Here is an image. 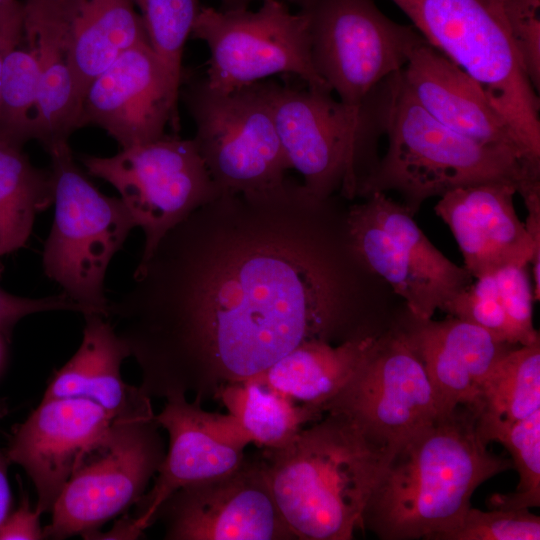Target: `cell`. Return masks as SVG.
I'll return each instance as SVG.
<instances>
[{
  "mask_svg": "<svg viewBox=\"0 0 540 540\" xmlns=\"http://www.w3.org/2000/svg\"><path fill=\"white\" fill-rule=\"evenodd\" d=\"M317 201L285 181L222 193L140 261L107 319L149 396L203 402L297 346L369 333L354 325L337 269L307 224Z\"/></svg>",
  "mask_w": 540,
  "mask_h": 540,
  "instance_id": "1",
  "label": "cell"
},
{
  "mask_svg": "<svg viewBox=\"0 0 540 540\" xmlns=\"http://www.w3.org/2000/svg\"><path fill=\"white\" fill-rule=\"evenodd\" d=\"M468 406L438 417L392 453L363 514L382 540H436L459 525L475 490L513 468L487 449Z\"/></svg>",
  "mask_w": 540,
  "mask_h": 540,
  "instance_id": "2",
  "label": "cell"
},
{
  "mask_svg": "<svg viewBox=\"0 0 540 540\" xmlns=\"http://www.w3.org/2000/svg\"><path fill=\"white\" fill-rule=\"evenodd\" d=\"M391 453L339 413L327 412L288 444L262 449L275 503L296 539L351 540Z\"/></svg>",
  "mask_w": 540,
  "mask_h": 540,
  "instance_id": "3",
  "label": "cell"
},
{
  "mask_svg": "<svg viewBox=\"0 0 540 540\" xmlns=\"http://www.w3.org/2000/svg\"><path fill=\"white\" fill-rule=\"evenodd\" d=\"M372 95L388 148L360 181L357 195L397 191L414 215L424 200L458 187L503 181L519 193L540 183V165L435 119L412 94L401 71L378 84Z\"/></svg>",
  "mask_w": 540,
  "mask_h": 540,
  "instance_id": "4",
  "label": "cell"
},
{
  "mask_svg": "<svg viewBox=\"0 0 540 540\" xmlns=\"http://www.w3.org/2000/svg\"><path fill=\"white\" fill-rule=\"evenodd\" d=\"M424 39L474 78L528 155L540 161V102L502 0H392Z\"/></svg>",
  "mask_w": 540,
  "mask_h": 540,
  "instance_id": "5",
  "label": "cell"
},
{
  "mask_svg": "<svg viewBox=\"0 0 540 540\" xmlns=\"http://www.w3.org/2000/svg\"><path fill=\"white\" fill-rule=\"evenodd\" d=\"M47 152L55 211L42 253L44 272L85 314L107 318L106 272L136 222L120 198L103 194L84 176L68 142Z\"/></svg>",
  "mask_w": 540,
  "mask_h": 540,
  "instance_id": "6",
  "label": "cell"
},
{
  "mask_svg": "<svg viewBox=\"0 0 540 540\" xmlns=\"http://www.w3.org/2000/svg\"><path fill=\"white\" fill-rule=\"evenodd\" d=\"M290 168L312 197L325 200L340 189L357 195L365 152L382 134L370 94L360 106L332 97L329 90L260 82Z\"/></svg>",
  "mask_w": 540,
  "mask_h": 540,
  "instance_id": "7",
  "label": "cell"
},
{
  "mask_svg": "<svg viewBox=\"0 0 540 540\" xmlns=\"http://www.w3.org/2000/svg\"><path fill=\"white\" fill-rule=\"evenodd\" d=\"M183 99L193 140L221 194L261 193L286 181L290 166L260 82L220 92L203 78L187 84Z\"/></svg>",
  "mask_w": 540,
  "mask_h": 540,
  "instance_id": "8",
  "label": "cell"
},
{
  "mask_svg": "<svg viewBox=\"0 0 540 540\" xmlns=\"http://www.w3.org/2000/svg\"><path fill=\"white\" fill-rule=\"evenodd\" d=\"M306 22L316 72L339 100L360 106L401 71L425 39L387 17L374 0H289Z\"/></svg>",
  "mask_w": 540,
  "mask_h": 540,
  "instance_id": "9",
  "label": "cell"
},
{
  "mask_svg": "<svg viewBox=\"0 0 540 540\" xmlns=\"http://www.w3.org/2000/svg\"><path fill=\"white\" fill-rule=\"evenodd\" d=\"M346 217L352 251L401 296L408 313L431 319L472 282V275L443 255L402 203L372 192Z\"/></svg>",
  "mask_w": 540,
  "mask_h": 540,
  "instance_id": "10",
  "label": "cell"
},
{
  "mask_svg": "<svg viewBox=\"0 0 540 540\" xmlns=\"http://www.w3.org/2000/svg\"><path fill=\"white\" fill-rule=\"evenodd\" d=\"M80 160L90 175L118 191L143 230L140 261L171 229L221 194L193 139L164 134L113 156L85 155Z\"/></svg>",
  "mask_w": 540,
  "mask_h": 540,
  "instance_id": "11",
  "label": "cell"
},
{
  "mask_svg": "<svg viewBox=\"0 0 540 540\" xmlns=\"http://www.w3.org/2000/svg\"><path fill=\"white\" fill-rule=\"evenodd\" d=\"M155 413L114 420L107 438L76 467L57 498L44 537L85 538L145 494L166 454Z\"/></svg>",
  "mask_w": 540,
  "mask_h": 540,
  "instance_id": "12",
  "label": "cell"
},
{
  "mask_svg": "<svg viewBox=\"0 0 540 540\" xmlns=\"http://www.w3.org/2000/svg\"><path fill=\"white\" fill-rule=\"evenodd\" d=\"M191 34L209 48L205 79L214 90L230 92L288 73L331 91L314 68L305 19L280 0H262L256 11L202 7Z\"/></svg>",
  "mask_w": 540,
  "mask_h": 540,
  "instance_id": "13",
  "label": "cell"
},
{
  "mask_svg": "<svg viewBox=\"0 0 540 540\" xmlns=\"http://www.w3.org/2000/svg\"><path fill=\"white\" fill-rule=\"evenodd\" d=\"M391 454L439 417L425 367L398 323L378 335L345 387L325 406Z\"/></svg>",
  "mask_w": 540,
  "mask_h": 540,
  "instance_id": "14",
  "label": "cell"
},
{
  "mask_svg": "<svg viewBox=\"0 0 540 540\" xmlns=\"http://www.w3.org/2000/svg\"><path fill=\"white\" fill-rule=\"evenodd\" d=\"M168 540H292L272 494L261 453L235 469L181 487L156 521Z\"/></svg>",
  "mask_w": 540,
  "mask_h": 540,
  "instance_id": "15",
  "label": "cell"
},
{
  "mask_svg": "<svg viewBox=\"0 0 540 540\" xmlns=\"http://www.w3.org/2000/svg\"><path fill=\"white\" fill-rule=\"evenodd\" d=\"M155 420L168 433V450L150 490L132 515L120 519L127 539H138L156 522L160 506L176 490L235 469L251 443L232 415L205 411L185 395L166 398Z\"/></svg>",
  "mask_w": 540,
  "mask_h": 540,
  "instance_id": "16",
  "label": "cell"
},
{
  "mask_svg": "<svg viewBox=\"0 0 540 540\" xmlns=\"http://www.w3.org/2000/svg\"><path fill=\"white\" fill-rule=\"evenodd\" d=\"M180 85L148 41L124 52L88 87L79 127L105 130L122 149L156 140L178 127Z\"/></svg>",
  "mask_w": 540,
  "mask_h": 540,
  "instance_id": "17",
  "label": "cell"
},
{
  "mask_svg": "<svg viewBox=\"0 0 540 540\" xmlns=\"http://www.w3.org/2000/svg\"><path fill=\"white\" fill-rule=\"evenodd\" d=\"M113 422L90 400L58 398L42 399L15 427L5 454L31 479L40 515L52 511L76 467L107 438Z\"/></svg>",
  "mask_w": 540,
  "mask_h": 540,
  "instance_id": "18",
  "label": "cell"
},
{
  "mask_svg": "<svg viewBox=\"0 0 540 540\" xmlns=\"http://www.w3.org/2000/svg\"><path fill=\"white\" fill-rule=\"evenodd\" d=\"M516 187L489 181L452 189L434 211L450 228L464 267L474 278L509 265H532L534 300L540 298V250L514 207Z\"/></svg>",
  "mask_w": 540,
  "mask_h": 540,
  "instance_id": "19",
  "label": "cell"
},
{
  "mask_svg": "<svg viewBox=\"0 0 540 540\" xmlns=\"http://www.w3.org/2000/svg\"><path fill=\"white\" fill-rule=\"evenodd\" d=\"M398 324L425 367L439 417L459 406H473L494 366L515 346L450 315L434 321L416 319L408 313Z\"/></svg>",
  "mask_w": 540,
  "mask_h": 540,
  "instance_id": "20",
  "label": "cell"
},
{
  "mask_svg": "<svg viewBox=\"0 0 540 540\" xmlns=\"http://www.w3.org/2000/svg\"><path fill=\"white\" fill-rule=\"evenodd\" d=\"M401 73L417 101L448 128L540 165L528 155L482 86L426 40L413 50Z\"/></svg>",
  "mask_w": 540,
  "mask_h": 540,
  "instance_id": "21",
  "label": "cell"
},
{
  "mask_svg": "<svg viewBox=\"0 0 540 540\" xmlns=\"http://www.w3.org/2000/svg\"><path fill=\"white\" fill-rule=\"evenodd\" d=\"M84 318L79 348L51 378L42 399L84 398L114 420L153 414L151 398L122 378L130 353L110 321L95 313Z\"/></svg>",
  "mask_w": 540,
  "mask_h": 540,
  "instance_id": "22",
  "label": "cell"
},
{
  "mask_svg": "<svg viewBox=\"0 0 540 540\" xmlns=\"http://www.w3.org/2000/svg\"><path fill=\"white\" fill-rule=\"evenodd\" d=\"M62 20L76 93L128 48L148 37L132 0H54ZM149 42V41H148Z\"/></svg>",
  "mask_w": 540,
  "mask_h": 540,
  "instance_id": "23",
  "label": "cell"
},
{
  "mask_svg": "<svg viewBox=\"0 0 540 540\" xmlns=\"http://www.w3.org/2000/svg\"><path fill=\"white\" fill-rule=\"evenodd\" d=\"M24 43L39 71L40 125L38 141L48 151L68 142L79 128L82 102L68 61L64 26L54 0H22Z\"/></svg>",
  "mask_w": 540,
  "mask_h": 540,
  "instance_id": "24",
  "label": "cell"
},
{
  "mask_svg": "<svg viewBox=\"0 0 540 540\" xmlns=\"http://www.w3.org/2000/svg\"><path fill=\"white\" fill-rule=\"evenodd\" d=\"M379 334L355 337L336 346L325 341L303 343L259 376L295 402L324 412L351 380Z\"/></svg>",
  "mask_w": 540,
  "mask_h": 540,
  "instance_id": "25",
  "label": "cell"
},
{
  "mask_svg": "<svg viewBox=\"0 0 540 540\" xmlns=\"http://www.w3.org/2000/svg\"><path fill=\"white\" fill-rule=\"evenodd\" d=\"M470 408L487 444L540 410V340L510 349L494 366Z\"/></svg>",
  "mask_w": 540,
  "mask_h": 540,
  "instance_id": "26",
  "label": "cell"
},
{
  "mask_svg": "<svg viewBox=\"0 0 540 540\" xmlns=\"http://www.w3.org/2000/svg\"><path fill=\"white\" fill-rule=\"evenodd\" d=\"M214 399L223 403L250 442L261 449L285 446L325 414L317 407L295 402L259 375L224 385Z\"/></svg>",
  "mask_w": 540,
  "mask_h": 540,
  "instance_id": "27",
  "label": "cell"
},
{
  "mask_svg": "<svg viewBox=\"0 0 540 540\" xmlns=\"http://www.w3.org/2000/svg\"><path fill=\"white\" fill-rule=\"evenodd\" d=\"M53 203L51 171L0 138V257L26 245L37 214Z\"/></svg>",
  "mask_w": 540,
  "mask_h": 540,
  "instance_id": "28",
  "label": "cell"
},
{
  "mask_svg": "<svg viewBox=\"0 0 540 540\" xmlns=\"http://www.w3.org/2000/svg\"><path fill=\"white\" fill-rule=\"evenodd\" d=\"M39 125L38 64L33 52L19 45L7 56L2 71L0 138L22 147L38 139Z\"/></svg>",
  "mask_w": 540,
  "mask_h": 540,
  "instance_id": "29",
  "label": "cell"
},
{
  "mask_svg": "<svg viewBox=\"0 0 540 540\" xmlns=\"http://www.w3.org/2000/svg\"><path fill=\"white\" fill-rule=\"evenodd\" d=\"M141 11L149 44L180 86L182 55L202 8L200 0H132Z\"/></svg>",
  "mask_w": 540,
  "mask_h": 540,
  "instance_id": "30",
  "label": "cell"
},
{
  "mask_svg": "<svg viewBox=\"0 0 540 540\" xmlns=\"http://www.w3.org/2000/svg\"><path fill=\"white\" fill-rule=\"evenodd\" d=\"M519 475L511 493H495L487 500L490 509H530L540 505V410L499 433Z\"/></svg>",
  "mask_w": 540,
  "mask_h": 540,
  "instance_id": "31",
  "label": "cell"
},
{
  "mask_svg": "<svg viewBox=\"0 0 540 540\" xmlns=\"http://www.w3.org/2000/svg\"><path fill=\"white\" fill-rule=\"evenodd\" d=\"M540 518L529 509H491L472 506L455 528L436 540H539Z\"/></svg>",
  "mask_w": 540,
  "mask_h": 540,
  "instance_id": "32",
  "label": "cell"
},
{
  "mask_svg": "<svg viewBox=\"0 0 540 540\" xmlns=\"http://www.w3.org/2000/svg\"><path fill=\"white\" fill-rule=\"evenodd\" d=\"M443 311L488 330L502 341L516 345L493 273L476 278L450 300Z\"/></svg>",
  "mask_w": 540,
  "mask_h": 540,
  "instance_id": "33",
  "label": "cell"
},
{
  "mask_svg": "<svg viewBox=\"0 0 540 540\" xmlns=\"http://www.w3.org/2000/svg\"><path fill=\"white\" fill-rule=\"evenodd\" d=\"M527 267L509 264L492 272L514 343L520 346L540 340L539 332L533 325L534 295Z\"/></svg>",
  "mask_w": 540,
  "mask_h": 540,
  "instance_id": "34",
  "label": "cell"
},
{
  "mask_svg": "<svg viewBox=\"0 0 540 540\" xmlns=\"http://www.w3.org/2000/svg\"><path fill=\"white\" fill-rule=\"evenodd\" d=\"M509 33L525 72L540 88V0H502Z\"/></svg>",
  "mask_w": 540,
  "mask_h": 540,
  "instance_id": "35",
  "label": "cell"
},
{
  "mask_svg": "<svg viewBox=\"0 0 540 540\" xmlns=\"http://www.w3.org/2000/svg\"><path fill=\"white\" fill-rule=\"evenodd\" d=\"M63 310L85 314V310L80 305L63 293L29 298L11 294L0 287V334H10L13 327L26 316Z\"/></svg>",
  "mask_w": 540,
  "mask_h": 540,
  "instance_id": "36",
  "label": "cell"
},
{
  "mask_svg": "<svg viewBox=\"0 0 540 540\" xmlns=\"http://www.w3.org/2000/svg\"><path fill=\"white\" fill-rule=\"evenodd\" d=\"M40 516L31 508L29 497L22 493L17 510L9 514L0 525V540L44 539Z\"/></svg>",
  "mask_w": 540,
  "mask_h": 540,
  "instance_id": "37",
  "label": "cell"
},
{
  "mask_svg": "<svg viewBox=\"0 0 540 540\" xmlns=\"http://www.w3.org/2000/svg\"><path fill=\"white\" fill-rule=\"evenodd\" d=\"M24 40V9L22 0L0 3V81L7 56Z\"/></svg>",
  "mask_w": 540,
  "mask_h": 540,
  "instance_id": "38",
  "label": "cell"
},
{
  "mask_svg": "<svg viewBox=\"0 0 540 540\" xmlns=\"http://www.w3.org/2000/svg\"><path fill=\"white\" fill-rule=\"evenodd\" d=\"M10 464L5 452L0 450V525L9 515L11 506V490L8 482L7 469Z\"/></svg>",
  "mask_w": 540,
  "mask_h": 540,
  "instance_id": "39",
  "label": "cell"
},
{
  "mask_svg": "<svg viewBox=\"0 0 540 540\" xmlns=\"http://www.w3.org/2000/svg\"><path fill=\"white\" fill-rule=\"evenodd\" d=\"M221 3V10H238L247 9L248 6L257 0H219ZM262 1V0H260Z\"/></svg>",
  "mask_w": 540,
  "mask_h": 540,
  "instance_id": "40",
  "label": "cell"
},
{
  "mask_svg": "<svg viewBox=\"0 0 540 540\" xmlns=\"http://www.w3.org/2000/svg\"><path fill=\"white\" fill-rule=\"evenodd\" d=\"M8 413V404L5 399H0V420Z\"/></svg>",
  "mask_w": 540,
  "mask_h": 540,
  "instance_id": "41",
  "label": "cell"
},
{
  "mask_svg": "<svg viewBox=\"0 0 540 540\" xmlns=\"http://www.w3.org/2000/svg\"><path fill=\"white\" fill-rule=\"evenodd\" d=\"M3 1H6V0H0V3L3 2Z\"/></svg>",
  "mask_w": 540,
  "mask_h": 540,
  "instance_id": "42",
  "label": "cell"
}]
</instances>
